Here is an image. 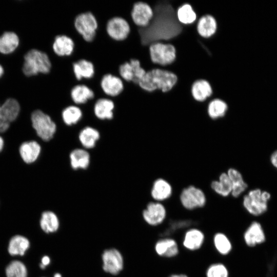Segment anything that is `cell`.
<instances>
[{
    "label": "cell",
    "instance_id": "cell-1",
    "mask_svg": "<svg viewBox=\"0 0 277 277\" xmlns=\"http://www.w3.org/2000/svg\"><path fill=\"white\" fill-rule=\"evenodd\" d=\"M182 30L183 26L174 9L164 1L155 6L150 24L145 28H140L138 32L142 44L147 46L160 40L172 39L180 34Z\"/></svg>",
    "mask_w": 277,
    "mask_h": 277
},
{
    "label": "cell",
    "instance_id": "cell-2",
    "mask_svg": "<svg viewBox=\"0 0 277 277\" xmlns=\"http://www.w3.org/2000/svg\"><path fill=\"white\" fill-rule=\"evenodd\" d=\"M177 81V77L174 73L155 68L146 71L138 86L142 90L149 92L156 90L166 92L173 87Z\"/></svg>",
    "mask_w": 277,
    "mask_h": 277
},
{
    "label": "cell",
    "instance_id": "cell-3",
    "mask_svg": "<svg viewBox=\"0 0 277 277\" xmlns=\"http://www.w3.org/2000/svg\"><path fill=\"white\" fill-rule=\"evenodd\" d=\"M271 194L267 191L256 188L249 190L243 196L242 205L244 208L253 216H260L268 209Z\"/></svg>",
    "mask_w": 277,
    "mask_h": 277
},
{
    "label": "cell",
    "instance_id": "cell-4",
    "mask_svg": "<svg viewBox=\"0 0 277 277\" xmlns=\"http://www.w3.org/2000/svg\"><path fill=\"white\" fill-rule=\"evenodd\" d=\"M23 71L28 76L38 73H48L51 68V63L48 54L37 49H31L25 55Z\"/></svg>",
    "mask_w": 277,
    "mask_h": 277
},
{
    "label": "cell",
    "instance_id": "cell-5",
    "mask_svg": "<svg viewBox=\"0 0 277 277\" xmlns=\"http://www.w3.org/2000/svg\"><path fill=\"white\" fill-rule=\"evenodd\" d=\"M179 199L182 207L188 211L203 208L207 203V197L204 191L194 185H189L183 188Z\"/></svg>",
    "mask_w": 277,
    "mask_h": 277
},
{
    "label": "cell",
    "instance_id": "cell-6",
    "mask_svg": "<svg viewBox=\"0 0 277 277\" xmlns=\"http://www.w3.org/2000/svg\"><path fill=\"white\" fill-rule=\"evenodd\" d=\"M74 28L83 39L91 43L95 38L98 27L95 16L90 11L77 14L73 21Z\"/></svg>",
    "mask_w": 277,
    "mask_h": 277
},
{
    "label": "cell",
    "instance_id": "cell-7",
    "mask_svg": "<svg viewBox=\"0 0 277 277\" xmlns=\"http://www.w3.org/2000/svg\"><path fill=\"white\" fill-rule=\"evenodd\" d=\"M32 126L38 136L44 141L52 139L56 132V126L51 117L39 110L31 115Z\"/></svg>",
    "mask_w": 277,
    "mask_h": 277
},
{
    "label": "cell",
    "instance_id": "cell-8",
    "mask_svg": "<svg viewBox=\"0 0 277 277\" xmlns=\"http://www.w3.org/2000/svg\"><path fill=\"white\" fill-rule=\"evenodd\" d=\"M149 55L151 61L163 66L172 64L176 58V50L171 44L154 42L149 45Z\"/></svg>",
    "mask_w": 277,
    "mask_h": 277
},
{
    "label": "cell",
    "instance_id": "cell-9",
    "mask_svg": "<svg viewBox=\"0 0 277 277\" xmlns=\"http://www.w3.org/2000/svg\"><path fill=\"white\" fill-rule=\"evenodd\" d=\"M105 30L111 39L116 42H122L129 36L131 32V26L125 18L115 16L107 21Z\"/></svg>",
    "mask_w": 277,
    "mask_h": 277
},
{
    "label": "cell",
    "instance_id": "cell-10",
    "mask_svg": "<svg viewBox=\"0 0 277 277\" xmlns=\"http://www.w3.org/2000/svg\"><path fill=\"white\" fill-rule=\"evenodd\" d=\"M146 73L139 60L131 58L120 64L118 68V76L126 82L137 85Z\"/></svg>",
    "mask_w": 277,
    "mask_h": 277
},
{
    "label": "cell",
    "instance_id": "cell-11",
    "mask_svg": "<svg viewBox=\"0 0 277 277\" xmlns=\"http://www.w3.org/2000/svg\"><path fill=\"white\" fill-rule=\"evenodd\" d=\"M142 216L148 225L157 226L166 221L167 209L165 205L161 202H150L143 210Z\"/></svg>",
    "mask_w": 277,
    "mask_h": 277
},
{
    "label": "cell",
    "instance_id": "cell-12",
    "mask_svg": "<svg viewBox=\"0 0 277 277\" xmlns=\"http://www.w3.org/2000/svg\"><path fill=\"white\" fill-rule=\"evenodd\" d=\"M103 269L112 275L118 274L123 269L124 259L121 253L116 249L105 250L102 254Z\"/></svg>",
    "mask_w": 277,
    "mask_h": 277
},
{
    "label": "cell",
    "instance_id": "cell-13",
    "mask_svg": "<svg viewBox=\"0 0 277 277\" xmlns=\"http://www.w3.org/2000/svg\"><path fill=\"white\" fill-rule=\"evenodd\" d=\"M153 16V10L149 4L144 2L134 3L130 11V17L134 25L145 28L150 24Z\"/></svg>",
    "mask_w": 277,
    "mask_h": 277
},
{
    "label": "cell",
    "instance_id": "cell-14",
    "mask_svg": "<svg viewBox=\"0 0 277 277\" xmlns=\"http://www.w3.org/2000/svg\"><path fill=\"white\" fill-rule=\"evenodd\" d=\"M205 233L197 227L187 229L182 238V245L188 251L194 252L200 250L205 242Z\"/></svg>",
    "mask_w": 277,
    "mask_h": 277
},
{
    "label": "cell",
    "instance_id": "cell-15",
    "mask_svg": "<svg viewBox=\"0 0 277 277\" xmlns=\"http://www.w3.org/2000/svg\"><path fill=\"white\" fill-rule=\"evenodd\" d=\"M100 85L105 95L112 97L118 96L124 89V81L119 76L110 73L102 76Z\"/></svg>",
    "mask_w": 277,
    "mask_h": 277
},
{
    "label": "cell",
    "instance_id": "cell-16",
    "mask_svg": "<svg viewBox=\"0 0 277 277\" xmlns=\"http://www.w3.org/2000/svg\"><path fill=\"white\" fill-rule=\"evenodd\" d=\"M157 255L164 259L176 258L180 253V247L176 240L170 236H164L157 240L154 245Z\"/></svg>",
    "mask_w": 277,
    "mask_h": 277
},
{
    "label": "cell",
    "instance_id": "cell-17",
    "mask_svg": "<svg viewBox=\"0 0 277 277\" xmlns=\"http://www.w3.org/2000/svg\"><path fill=\"white\" fill-rule=\"evenodd\" d=\"M173 193L172 185L167 179L159 177L153 182L150 195L154 201L161 203L167 201Z\"/></svg>",
    "mask_w": 277,
    "mask_h": 277
},
{
    "label": "cell",
    "instance_id": "cell-18",
    "mask_svg": "<svg viewBox=\"0 0 277 277\" xmlns=\"http://www.w3.org/2000/svg\"><path fill=\"white\" fill-rule=\"evenodd\" d=\"M243 239L245 244L250 247L264 243L266 236L261 224L256 221L250 224L243 233Z\"/></svg>",
    "mask_w": 277,
    "mask_h": 277
},
{
    "label": "cell",
    "instance_id": "cell-19",
    "mask_svg": "<svg viewBox=\"0 0 277 277\" xmlns=\"http://www.w3.org/2000/svg\"><path fill=\"white\" fill-rule=\"evenodd\" d=\"M72 71L76 81L91 79L95 74L93 63L86 59L80 58L72 62Z\"/></svg>",
    "mask_w": 277,
    "mask_h": 277
},
{
    "label": "cell",
    "instance_id": "cell-20",
    "mask_svg": "<svg viewBox=\"0 0 277 277\" xmlns=\"http://www.w3.org/2000/svg\"><path fill=\"white\" fill-rule=\"evenodd\" d=\"M52 49L56 55L60 57L71 56L75 49L73 39L64 34L56 35L53 42Z\"/></svg>",
    "mask_w": 277,
    "mask_h": 277
},
{
    "label": "cell",
    "instance_id": "cell-21",
    "mask_svg": "<svg viewBox=\"0 0 277 277\" xmlns=\"http://www.w3.org/2000/svg\"><path fill=\"white\" fill-rule=\"evenodd\" d=\"M114 108L115 103L112 99L102 97L95 101L93 112L95 116L100 120H110L113 117Z\"/></svg>",
    "mask_w": 277,
    "mask_h": 277
},
{
    "label": "cell",
    "instance_id": "cell-22",
    "mask_svg": "<svg viewBox=\"0 0 277 277\" xmlns=\"http://www.w3.org/2000/svg\"><path fill=\"white\" fill-rule=\"evenodd\" d=\"M72 102L76 105H83L95 98L93 90L84 84H77L73 86L70 91Z\"/></svg>",
    "mask_w": 277,
    "mask_h": 277
},
{
    "label": "cell",
    "instance_id": "cell-23",
    "mask_svg": "<svg viewBox=\"0 0 277 277\" xmlns=\"http://www.w3.org/2000/svg\"><path fill=\"white\" fill-rule=\"evenodd\" d=\"M226 173L231 183V195L234 198H238L246 191L248 188V184L238 169L230 167L227 170Z\"/></svg>",
    "mask_w": 277,
    "mask_h": 277
},
{
    "label": "cell",
    "instance_id": "cell-24",
    "mask_svg": "<svg viewBox=\"0 0 277 277\" xmlns=\"http://www.w3.org/2000/svg\"><path fill=\"white\" fill-rule=\"evenodd\" d=\"M210 187L214 193L220 197L229 196L231 193L232 186L226 172H221L217 179L210 182Z\"/></svg>",
    "mask_w": 277,
    "mask_h": 277
},
{
    "label": "cell",
    "instance_id": "cell-25",
    "mask_svg": "<svg viewBox=\"0 0 277 277\" xmlns=\"http://www.w3.org/2000/svg\"><path fill=\"white\" fill-rule=\"evenodd\" d=\"M30 246V242L25 236L17 234L9 240L8 252L11 256L24 255Z\"/></svg>",
    "mask_w": 277,
    "mask_h": 277
},
{
    "label": "cell",
    "instance_id": "cell-26",
    "mask_svg": "<svg viewBox=\"0 0 277 277\" xmlns=\"http://www.w3.org/2000/svg\"><path fill=\"white\" fill-rule=\"evenodd\" d=\"M212 242L214 249L222 256L229 254L232 250V244L229 237L224 232L218 231L213 236Z\"/></svg>",
    "mask_w": 277,
    "mask_h": 277
},
{
    "label": "cell",
    "instance_id": "cell-27",
    "mask_svg": "<svg viewBox=\"0 0 277 277\" xmlns=\"http://www.w3.org/2000/svg\"><path fill=\"white\" fill-rule=\"evenodd\" d=\"M70 165L72 169H86L90 164V156L89 153L83 149H75L70 153Z\"/></svg>",
    "mask_w": 277,
    "mask_h": 277
},
{
    "label": "cell",
    "instance_id": "cell-28",
    "mask_svg": "<svg viewBox=\"0 0 277 277\" xmlns=\"http://www.w3.org/2000/svg\"><path fill=\"white\" fill-rule=\"evenodd\" d=\"M39 225L44 232L53 233L58 230L60 221L55 213L51 211H46L42 213Z\"/></svg>",
    "mask_w": 277,
    "mask_h": 277
},
{
    "label": "cell",
    "instance_id": "cell-29",
    "mask_svg": "<svg viewBox=\"0 0 277 277\" xmlns=\"http://www.w3.org/2000/svg\"><path fill=\"white\" fill-rule=\"evenodd\" d=\"M41 152V146L36 142L31 141L23 143L19 148V152L23 161L26 163L34 162Z\"/></svg>",
    "mask_w": 277,
    "mask_h": 277
},
{
    "label": "cell",
    "instance_id": "cell-30",
    "mask_svg": "<svg viewBox=\"0 0 277 277\" xmlns=\"http://www.w3.org/2000/svg\"><path fill=\"white\" fill-rule=\"evenodd\" d=\"M191 93L193 97L198 102H204L212 94L211 85L206 80L195 81L192 85Z\"/></svg>",
    "mask_w": 277,
    "mask_h": 277
},
{
    "label": "cell",
    "instance_id": "cell-31",
    "mask_svg": "<svg viewBox=\"0 0 277 277\" xmlns=\"http://www.w3.org/2000/svg\"><path fill=\"white\" fill-rule=\"evenodd\" d=\"M217 29V24L215 18L211 15H206L199 21L197 30L202 37L208 38L213 35Z\"/></svg>",
    "mask_w": 277,
    "mask_h": 277
},
{
    "label": "cell",
    "instance_id": "cell-32",
    "mask_svg": "<svg viewBox=\"0 0 277 277\" xmlns=\"http://www.w3.org/2000/svg\"><path fill=\"white\" fill-rule=\"evenodd\" d=\"M19 110L17 101L14 98H8L1 106L0 117L10 123L16 119Z\"/></svg>",
    "mask_w": 277,
    "mask_h": 277
},
{
    "label": "cell",
    "instance_id": "cell-33",
    "mask_svg": "<svg viewBox=\"0 0 277 277\" xmlns=\"http://www.w3.org/2000/svg\"><path fill=\"white\" fill-rule=\"evenodd\" d=\"M100 137V134L98 131L90 126L83 128L78 135V139L81 144L87 149L94 148Z\"/></svg>",
    "mask_w": 277,
    "mask_h": 277
},
{
    "label": "cell",
    "instance_id": "cell-34",
    "mask_svg": "<svg viewBox=\"0 0 277 277\" xmlns=\"http://www.w3.org/2000/svg\"><path fill=\"white\" fill-rule=\"evenodd\" d=\"M19 39L14 32H5L0 36V52L9 53L13 51L17 47Z\"/></svg>",
    "mask_w": 277,
    "mask_h": 277
},
{
    "label": "cell",
    "instance_id": "cell-35",
    "mask_svg": "<svg viewBox=\"0 0 277 277\" xmlns=\"http://www.w3.org/2000/svg\"><path fill=\"white\" fill-rule=\"evenodd\" d=\"M83 112L77 106L70 105L66 107L62 112V117L64 123L71 126L78 123L82 118Z\"/></svg>",
    "mask_w": 277,
    "mask_h": 277
},
{
    "label": "cell",
    "instance_id": "cell-36",
    "mask_svg": "<svg viewBox=\"0 0 277 277\" xmlns=\"http://www.w3.org/2000/svg\"><path fill=\"white\" fill-rule=\"evenodd\" d=\"M228 110L227 104L223 100L216 98L211 101L207 107V113L212 120L223 117Z\"/></svg>",
    "mask_w": 277,
    "mask_h": 277
},
{
    "label": "cell",
    "instance_id": "cell-37",
    "mask_svg": "<svg viewBox=\"0 0 277 277\" xmlns=\"http://www.w3.org/2000/svg\"><path fill=\"white\" fill-rule=\"evenodd\" d=\"M6 277H27L28 270L21 261L13 260L10 262L5 269Z\"/></svg>",
    "mask_w": 277,
    "mask_h": 277
},
{
    "label": "cell",
    "instance_id": "cell-38",
    "mask_svg": "<svg viewBox=\"0 0 277 277\" xmlns=\"http://www.w3.org/2000/svg\"><path fill=\"white\" fill-rule=\"evenodd\" d=\"M230 272L227 266L222 262H214L206 269L205 277H229Z\"/></svg>",
    "mask_w": 277,
    "mask_h": 277
},
{
    "label": "cell",
    "instance_id": "cell-39",
    "mask_svg": "<svg viewBox=\"0 0 277 277\" xmlns=\"http://www.w3.org/2000/svg\"><path fill=\"white\" fill-rule=\"evenodd\" d=\"M177 17L180 23L184 24H189L193 23L196 15L192 9L191 6L186 4L180 7L176 12Z\"/></svg>",
    "mask_w": 277,
    "mask_h": 277
},
{
    "label": "cell",
    "instance_id": "cell-40",
    "mask_svg": "<svg viewBox=\"0 0 277 277\" xmlns=\"http://www.w3.org/2000/svg\"><path fill=\"white\" fill-rule=\"evenodd\" d=\"M10 123L0 117V132L6 131L9 128Z\"/></svg>",
    "mask_w": 277,
    "mask_h": 277
},
{
    "label": "cell",
    "instance_id": "cell-41",
    "mask_svg": "<svg viewBox=\"0 0 277 277\" xmlns=\"http://www.w3.org/2000/svg\"><path fill=\"white\" fill-rule=\"evenodd\" d=\"M270 162L273 166L277 169V150L271 154Z\"/></svg>",
    "mask_w": 277,
    "mask_h": 277
},
{
    "label": "cell",
    "instance_id": "cell-42",
    "mask_svg": "<svg viewBox=\"0 0 277 277\" xmlns=\"http://www.w3.org/2000/svg\"><path fill=\"white\" fill-rule=\"evenodd\" d=\"M50 263V258L47 255H44L41 259V264L45 267L48 266Z\"/></svg>",
    "mask_w": 277,
    "mask_h": 277
},
{
    "label": "cell",
    "instance_id": "cell-43",
    "mask_svg": "<svg viewBox=\"0 0 277 277\" xmlns=\"http://www.w3.org/2000/svg\"><path fill=\"white\" fill-rule=\"evenodd\" d=\"M168 277H189V276L185 273L177 272L172 273Z\"/></svg>",
    "mask_w": 277,
    "mask_h": 277
},
{
    "label": "cell",
    "instance_id": "cell-44",
    "mask_svg": "<svg viewBox=\"0 0 277 277\" xmlns=\"http://www.w3.org/2000/svg\"><path fill=\"white\" fill-rule=\"evenodd\" d=\"M4 146V141L3 138L0 136V152L2 150Z\"/></svg>",
    "mask_w": 277,
    "mask_h": 277
},
{
    "label": "cell",
    "instance_id": "cell-45",
    "mask_svg": "<svg viewBox=\"0 0 277 277\" xmlns=\"http://www.w3.org/2000/svg\"><path fill=\"white\" fill-rule=\"evenodd\" d=\"M4 73V69L2 66L0 65V77L3 75Z\"/></svg>",
    "mask_w": 277,
    "mask_h": 277
},
{
    "label": "cell",
    "instance_id": "cell-46",
    "mask_svg": "<svg viewBox=\"0 0 277 277\" xmlns=\"http://www.w3.org/2000/svg\"><path fill=\"white\" fill-rule=\"evenodd\" d=\"M54 277H62V276L60 273H56L54 274Z\"/></svg>",
    "mask_w": 277,
    "mask_h": 277
},
{
    "label": "cell",
    "instance_id": "cell-47",
    "mask_svg": "<svg viewBox=\"0 0 277 277\" xmlns=\"http://www.w3.org/2000/svg\"><path fill=\"white\" fill-rule=\"evenodd\" d=\"M0 109H1V106H0Z\"/></svg>",
    "mask_w": 277,
    "mask_h": 277
}]
</instances>
